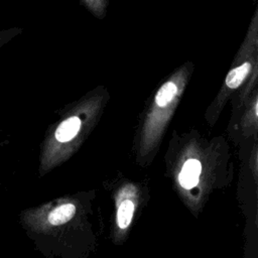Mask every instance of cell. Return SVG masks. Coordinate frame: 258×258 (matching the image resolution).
Returning <instances> with one entry per match:
<instances>
[{
  "label": "cell",
  "instance_id": "cell-1",
  "mask_svg": "<svg viewBox=\"0 0 258 258\" xmlns=\"http://www.w3.org/2000/svg\"><path fill=\"white\" fill-rule=\"evenodd\" d=\"M202 171V165L197 159H188L182 166V169L179 173L178 180L182 187L191 188L198 181L199 176Z\"/></svg>",
  "mask_w": 258,
  "mask_h": 258
},
{
  "label": "cell",
  "instance_id": "cell-2",
  "mask_svg": "<svg viewBox=\"0 0 258 258\" xmlns=\"http://www.w3.org/2000/svg\"><path fill=\"white\" fill-rule=\"evenodd\" d=\"M81 128V120L78 117H70L62 121L54 132V137L58 142L72 140Z\"/></svg>",
  "mask_w": 258,
  "mask_h": 258
},
{
  "label": "cell",
  "instance_id": "cell-3",
  "mask_svg": "<svg viewBox=\"0 0 258 258\" xmlns=\"http://www.w3.org/2000/svg\"><path fill=\"white\" fill-rule=\"evenodd\" d=\"M134 210L135 206L131 200H124L119 204L116 215V224L120 232V236H122V233L130 226L133 219Z\"/></svg>",
  "mask_w": 258,
  "mask_h": 258
},
{
  "label": "cell",
  "instance_id": "cell-4",
  "mask_svg": "<svg viewBox=\"0 0 258 258\" xmlns=\"http://www.w3.org/2000/svg\"><path fill=\"white\" fill-rule=\"evenodd\" d=\"M251 69V64L249 62H245L232 71L229 72L226 78V85L230 89H235L238 86L241 85V83L244 81L246 76L248 75L249 71Z\"/></svg>",
  "mask_w": 258,
  "mask_h": 258
},
{
  "label": "cell",
  "instance_id": "cell-5",
  "mask_svg": "<svg viewBox=\"0 0 258 258\" xmlns=\"http://www.w3.org/2000/svg\"><path fill=\"white\" fill-rule=\"evenodd\" d=\"M177 92V88L174 83L172 82H167L164 85L161 86V88L158 90L156 97H155V102L156 105L159 107H165L175 96Z\"/></svg>",
  "mask_w": 258,
  "mask_h": 258
},
{
  "label": "cell",
  "instance_id": "cell-6",
  "mask_svg": "<svg viewBox=\"0 0 258 258\" xmlns=\"http://www.w3.org/2000/svg\"><path fill=\"white\" fill-rule=\"evenodd\" d=\"M18 33H19V29L17 28L0 30V48L4 46L6 43H8Z\"/></svg>",
  "mask_w": 258,
  "mask_h": 258
}]
</instances>
